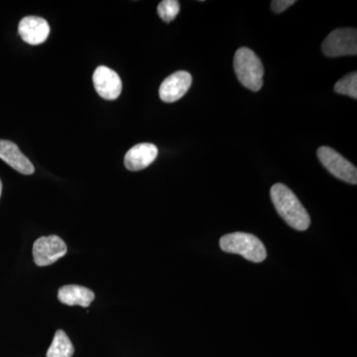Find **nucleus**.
<instances>
[{"instance_id": "1a4fd4ad", "label": "nucleus", "mask_w": 357, "mask_h": 357, "mask_svg": "<svg viewBox=\"0 0 357 357\" xmlns=\"http://www.w3.org/2000/svg\"><path fill=\"white\" fill-rule=\"evenodd\" d=\"M18 32L21 38L29 45L44 43L50 34V26L44 18L26 16L20 21Z\"/></svg>"}, {"instance_id": "7ed1b4c3", "label": "nucleus", "mask_w": 357, "mask_h": 357, "mask_svg": "<svg viewBox=\"0 0 357 357\" xmlns=\"http://www.w3.org/2000/svg\"><path fill=\"white\" fill-rule=\"evenodd\" d=\"M234 67L243 86L252 91L261 89L264 67L255 52L246 47L238 49L234 55Z\"/></svg>"}, {"instance_id": "9d476101", "label": "nucleus", "mask_w": 357, "mask_h": 357, "mask_svg": "<svg viewBox=\"0 0 357 357\" xmlns=\"http://www.w3.org/2000/svg\"><path fill=\"white\" fill-rule=\"evenodd\" d=\"M158 149L151 143H140L131 148L124 157V165L132 172L143 170L157 158Z\"/></svg>"}, {"instance_id": "39448f33", "label": "nucleus", "mask_w": 357, "mask_h": 357, "mask_svg": "<svg viewBox=\"0 0 357 357\" xmlns=\"http://www.w3.org/2000/svg\"><path fill=\"white\" fill-rule=\"evenodd\" d=\"M323 52L328 57L356 55V29L340 28L333 30L324 41Z\"/></svg>"}, {"instance_id": "6e6552de", "label": "nucleus", "mask_w": 357, "mask_h": 357, "mask_svg": "<svg viewBox=\"0 0 357 357\" xmlns=\"http://www.w3.org/2000/svg\"><path fill=\"white\" fill-rule=\"evenodd\" d=\"M192 76L185 70H178L165 79L159 89V96L163 102H175L182 98L191 88Z\"/></svg>"}, {"instance_id": "f03ea898", "label": "nucleus", "mask_w": 357, "mask_h": 357, "mask_svg": "<svg viewBox=\"0 0 357 357\" xmlns=\"http://www.w3.org/2000/svg\"><path fill=\"white\" fill-rule=\"evenodd\" d=\"M220 245L225 252L243 256L248 261L260 263L267 257L266 248L262 241L245 232L225 234L220 238Z\"/></svg>"}, {"instance_id": "20e7f679", "label": "nucleus", "mask_w": 357, "mask_h": 357, "mask_svg": "<svg viewBox=\"0 0 357 357\" xmlns=\"http://www.w3.org/2000/svg\"><path fill=\"white\" fill-rule=\"evenodd\" d=\"M318 157L321 163L335 178L349 184H357V169L349 160L328 146L319 147Z\"/></svg>"}, {"instance_id": "423d86ee", "label": "nucleus", "mask_w": 357, "mask_h": 357, "mask_svg": "<svg viewBox=\"0 0 357 357\" xmlns=\"http://www.w3.org/2000/svg\"><path fill=\"white\" fill-rule=\"evenodd\" d=\"M67 252L65 241L58 236H42L33 244V257L39 267L54 264Z\"/></svg>"}, {"instance_id": "f3484780", "label": "nucleus", "mask_w": 357, "mask_h": 357, "mask_svg": "<svg viewBox=\"0 0 357 357\" xmlns=\"http://www.w3.org/2000/svg\"><path fill=\"white\" fill-rule=\"evenodd\" d=\"M1 192H2V183H1V180H0V197H1Z\"/></svg>"}, {"instance_id": "0eeeda50", "label": "nucleus", "mask_w": 357, "mask_h": 357, "mask_svg": "<svg viewBox=\"0 0 357 357\" xmlns=\"http://www.w3.org/2000/svg\"><path fill=\"white\" fill-rule=\"evenodd\" d=\"M93 82L96 91L105 100H116L121 96L122 82L115 70L100 66L93 73Z\"/></svg>"}, {"instance_id": "2eb2a0df", "label": "nucleus", "mask_w": 357, "mask_h": 357, "mask_svg": "<svg viewBox=\"0 0 357 357\" xmlns=\"http://www.w3.org/2000/svg\"><path fill=\"white\" fill-rule=\"evenodd\" d=\"M157 10L161 20L169 23L177 17L180 13V3L177 0H163L160 2Z\"/></svg>"}, {"instance_id": "f8f14e48", "label": "nucleus", "mask_w": 357, "mask_h": 357, "mask_svg": "<svg viewBox=\"0 0 357 357\" xmlns=\"http://www.w3.org/2000/svg\"><path fill=\"white\" fill-rule=\"evenodd\" d=\"M95 298V293L83 286L66 285L59 289L58 299L67 306L86 307L93 303Z\"/></svg>"}, {"instance_id": "dca6fc26", "label": "nucleus", "mask_w": 357, "mask_h": 357, "mask_svg": "<svg viewBox=\"0 0 357 357\" xmlns=\"http://www.w3.org/2000/svg\"><path fill=\"white\" fill-rule=\"evenodd\" d=\"M295 3V0H274L271 2V8L275 13H281Z\"/></svg>"}, {"instance_id": "4468645a", "label": "nucleus", "mask_w": 357, "mask_h": 357, "mask_svg": "<svg viewBox=\"0 0 357 357\" xmlns=\"http://www.w3.org/2000/svg\"><path fill=\"white\" fill-rule=\"evenodd\" d=\"M335 93L340 95L351 96L357 98V73L354 72L347 75L340 79L335 86Z\"/></svg>"}, {"instance_id": "9b49d317", "label": "nucleus", "mask_w": 357, "mask_h": 357, "mask_svg": "<svg viewBox=\"0 0 357 357\" xmlns=\"http://www.w3.org/2000/svg\"><path fill=\"white\" fill-rule=\"evenodd\" d=\"M0 159L23 175H31L35 172L31 161L13 141L0 139Z\"/></svg>"}, {"instance_id": "ddd939ff", "label": "nucleus", "mask_w": 357, "mask_h": 357, "mask_svg": "<svg viewBox=\"0 0 357 357\" xmlns=\"http://www.w3.org/2000/svg\"><path fill=\"white\" fill-rule=\"evenodd\" d=\"M75 349L67 333L58 330L54 335L53 342L47 351L46 357H73Z\"/></svg>"}, {"instance_id": "f257e3e1", "label": "nucleus", "mask_w": 357, "mask_h": 357, "mask_svg": "<svg viewBox=\"0 0 357 357\" xmlns=\"http://www.w3.org/2000/svg\"><path fill=\"white\" fill-rule=\"evenodd\" d=\"M270 192L275 208L291 227L300 231L309 229L311 218L306 208L287 185L275 184Z\"/></svg>"}]
</instances>
